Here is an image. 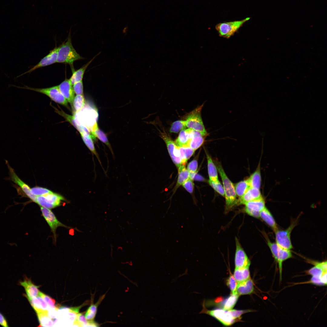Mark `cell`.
Returning a JSON list of instances; mask_svg holds the SVG:
<instances>
[{
  "instance_id": "6da1fadb",
  "label": "cell",
  "mask_w": 327,
  "mask_h": 327,
  "mask_svg": "<svg viewBox=\"0 0 327 327\" xmlns=\"http://www.w3.org/2000/svg\"><path fill=\"white\" fill-rule=\"evenodd\" d=\"M215 164L223 182L226 200L225 211L227 213L238 204V200L234 186L226 174L221 163L215 161Z\"/></svg>"
},
{
  "instance_id": "7a4b0ae2",
  "label": "cell",
  "mask_w": 327,
  "mask_h": 327,
  "mask_svg": "<svg viewBox=\"0 0 327 327\" xmlns=\"http://www.w3.org/2000/svg\"><path fill=\"white\" fill-rule=\"evenodd\" d=\"M84 59L73 47L69 34L67 40L58 47L56 63L72 65L75 61Z\"/></svg>"
},
{
  "instance_id": "3957f363",
  "label": "cell",
  "mask_w": 327,
  "mask_h": 327,
  "mask_svg": "<svg viewBox=\"0 0 327 327\" xmlns=\"http://www.w3.org/2000/svg\"><path fill=\"white\" fill-rule=\"evenodd\" d=\"M314 266L308 270L307 273L312 276L310 280L306 283H311L318 286L327 285V264L326 261L321 262L309 260L308 261Z\"/></svg>"
},
{
  "instance_id": "277c9868",
  "label": "cell",
  "mask_w": 327,
  "mask_h": 327,
  "mask_svg": "<svg viewBox=\"0 0 327 327\" xmlns=\"http://www.w3.org/2000/svg\"><path fill=\"white\" fill-rule=\"evenodd\" d=\"M262 233L273 256L278 265L279 279L281 281L282 279L283 263L292 257V253L290 250L281 247L276 243L271 242L265 232H262Z\"/></svg>"
},
{
  "instance_id": "5b68a950",
  "label": "cell",
  "mask_w": 327,
  "mask_h": 327,
  "mask_svg": "<svg viewBox=\"0 0 327 327\" xmlns=\"http://www.w3.org/2000/svg\"><path fill=\"white\" fill-rule=\"evenodd\" d=\"M204 104L199 106L190 112L186 119V126L189 128L199 132L203 136L208 135L204 125L201 116V111Z\"/></svg>"
},
{
  "instance_id": "8992f818",
  "label": "cell",
  "mask_w": 327,
  "mask_h": 327,
  "mask_svg": "<svg viewBox=\"0 0 327 327\" xmlns=\"http://www.w3.org/2000/svg\"><path fill=\"white\" fill-rule=\"evenodd\" d=\"M298 218L292 220L289 226L285 230L279 228L274 231L276 243L281 247L289 250L293 248L291 239L292 230L297 225Z\"/></svg>"
},
{
  "instance_id": "52a82bcc",
  "label": "cell",
  "mask_w": 327,
  "mask_h": 327,
  "mask_svg": "<svg viewBox=\"0 0 327 327\" xmlns=\"http://www.w3.org/2000/svg\"><path fill=\"white\" fill-rule=\"evenodd\" d=\"M250 18L248 17L241 20L220 23L216 25V29L220 37L228 38Z\"/></svg>"
},
{
  "instance_id": "ba28073f",
  "label": "cell",
  "mask_w": 327,
  "mask_h": 327,
  "mask_svg": "<svg viewBox=\"0 0 327 327\" xmlns=\"http://www.w3.org/2000/svg\"><path fill=\"white\" fill-rule=\"evenodd\" d=\"M12 86L18 88L31 90L43 94L57 103L65 106L68 105V101L60 92L58 86L43 88H34L27 86L23 87Z\"/></svg>"
},
{
  "instance_id": "9c48e42d",
  "label": "cell",
  "mask_w": 327,
  "mask_h": 327,
  "mask_svg": "<svg viewBox=\"0 0 327 327\" xmlns=\"http://www.w3.org/2000/svg\"><path fill=\"white\" fill-rule=\"evenodd\" d=\"M203 309L200 313H205L215 318L223 325L230 326L234 323L236 320L233 315L231 310H226L223 309H217L209 310L206 309L203 303Z\"/></svg>"
},
{
  "instance_id": "30bf717a",
  "label": "cell",
  "mask_w": 327,
  "mask_h": 327,
  "mask_svg": "<svg viewBox=\"0 0 327 327\" xmlns=\"http://www.w3.org/2000/svg\"><path fill=\"white\" fill-rule=\"evenodd\" d=\"M64 200L61 195L53 192L44 195L37 196L35 203L41 206L53 209L61 205Z\"/></svg>"
},
{
  "instance_id": "8fae6325",
  "label": "cell",
  "mask_w": 327,
  "mask_h": 327,
  "mask_svg": "<svg viewBox=\"0 0 327 327\" xmlns=\"http://www.w3.org/2000/svg\"><path fill=\"white\" fill-rule=\"evenodd\" d=\"M160 137L164 140L166 145L169 153L172 160L178 168L182 165L178 147L176 145L174 142L171 140L165 132H161L160 131Z\"/></svg>"
},
{
  "instance_id": "7c38bea8",
  "label": "cell",
  "mask_w": 327,
  "mask_h": 327,
  "mask_svg": "<svg viewBox=\"0 0 327 327\" xmlns=\"http://www.w3.org/2000/svg\"><path fill=\"white\" fill-rule=\"evenodd\" d=\"M42 215L48 224L52 232L54 240H56V230L59 227L65 228L68 227L60 222L56 218L53 213L49 209L43 207H40Z\"/></svg>"
},
{
  "instance_id": "4fadbf2b",
  "label": "cell",
  "mask_w": 327,
  "mask_h": 327,
  "mask_svg": "<svg viewBox=\"0 0 327 327\" xmlns=\"http://www.w3.org/2000/svg\"><path fill=\"white\" fill-rule=\"evenodd\" d=\"M6 163L9 170L10 180L19 187L25 194L32 201L35 202L36 196L31 193V188L18 176L14 169L10 166L7 161L6 160Z\"/></svg>"
},
{
  "instance_id": "5bb4252c",
  "label": "cell",
  "mask_w": 327,
  "mask_h": 327,
  "mask_svg": "<svg viewBox=\"0 0 327 327\" xmlns=\"http://www.w3.org/2000/svg\"><path fill=\"white\" fill-rule=\"evenodd\" d=\"M244 204L245 212L257 218L259 217L260 212L265 207V201L262 197L248 202Z\"/></svg>"
},
{
  "instance_id": "9a60e30c",
  "label": "cell",
  "mask_w": 327,
  "mask_h": 327,
  "mask_svg": "<svg viewBox=\"0 0 327 327\" xmlns=\"http://www.w3.org/2000/svg\"><path fill=\"white\" fill-rule=\"evenodd\" d=\"M236 250L235 263V268L249 267L250 262L237 238H235Z\"/></svg>"
},
{
  "instance_id": "2e32d148",
  "label": "cell",
  "mask_w": 327,
  "mask_h": 327,
  "mask_svg": "<svg viewBox=\"0 0 327 327\" xmlns=\"http://www.w3.org/2000/svg\"><path fill=\"white\" fill-rule=\"evenodd\" d=\"M58 47H55L51 51L50 53L42 58L35 65L26 72L19 75L18 77L28 73H30L35 70L42 67L46 66L56 63L57 52Z\"/></svg>"
},
{
  "instance_id": "e0dca14e",
  "label": "cell",
  "mask_w": 327,
  "mask_h": 327,
  "mask_svg": "<svg viewBox=\"0 0 327 327\" xmlns=\"http://www.w3.org/2000/svg\"><path fill=\"white\" fill-rule=\"evenodd\" d=\"M58 86L60 92L68 102L72 104L75 97V93L69 79H65Z\"/></svg>"
},
{
  "instance_id": "ac0fdd59",
  "label": "cell",
  "mask_w": 327,
  "mask_h": 327,
  "mask_svg": "<svg viewBox=\"0 0 327 327\" xmlns=\"http://www.w3.org/2000/svg\"><path fill=\"white\" fill-rule=\"evenodd\" d=\"M19 284L25 289L26 294L25 296L27 298H30L38 296L39 291L38 286L35 285L31 279L25 277L24 280L19 282Z\"/></svg>"
},
{
  "instance_id": "d6986e66",
  "label": "cell",
  "mask_w": 327,
  "mask_h": 327,
  "mask_svg": "<svg viewBox=\"0 0 327 327\" xmlns=\"http://www.w3.org/2000/svg\"><path fill=\"white\" fill-rule=\"evenodd\" d=\"M262 197L259 189L250 187L238 201V204H244L246 203Z\"/></svg>"
},
{
  "instance_id": "ffe728a7",
  "label": "cell",
  "mask_w": 327,
  "mask_h": 327,
  "mask_svg": "<svg viewBox=\"0 0 327 327\" xmlns=\"http://www.w3.org/2000/svg\"><path fill=\"white\" fill-rule=\"evenodd\" d=\"M193 129L188 128L181 130L174 143L178 147H188L189 142L192 138Z\"/></svg>"
},
{
  "instance_id": "44dd1931",
  "label": "cell",
  "mask_w": 327,
  "mask_h": 327,
  "mask_svg": "<svg viewBox=\"0 0 327 327\" xmlns=\"http://www.w3.org/2000/svg\"><path fill=\"white\" fill-rule=\"evenodd\" d=\"M31 307L38 313L41 312L48 311V305L44 299L38 296L31 298H27Z\"/></svg>"
},
{
  "instance_id": "7402d4cb",
  "label": "cell",
  "mask_w": 327,
  "mask_h": 327,
  "mask_svg": "<svg viewBox=\"0 0 327 327\" xmlns=\"http://www.w3.org/2000/svg\"><path fill=\"white\" fill-rule=\"evenodd\" d=\"M254 289L253 281L250 278L244 281L238 283L236 292L239 296L249 294L253 292Z\"/></svg>"
},
{
  "instance_id": "603a6c76",
  "label": "cell",
  "mask_w": 327,
  "mask_h": 327,
  "mask_svg": "<svg viewBox=\"0 0 327 327\" xmlns=\"http://www.w3.org/2000/svg\"><path fill=\"white\" fill-rule=\"evenodd\" d=\"M100 54V53H98L86 64L83 65L80 68L74 71L71 77L69 79L71 84L72 85L76 82L82 81L85 72L87 68L95 58Z\"/></svg>"
},
{
  "instance_id": "cb8c5ba5",
  "label": "cell",
  "mask_w": 327,
  "mask_h": 327,
  "mask_svg": "<svg viewBox=\"0 0 327 327\" xmlns=\"http://www.w3.org/2000/svg\"><path fill=\"white\" fill-rule=\"evenodd\" d=\"M259 217L270 226L274 232L278 229L272 215L266 207L260 212Z\"/></svg>"
},
{
  "instance_id": "d4e9b609",
  "label": "cell",
  "mask_w": 327,
  "mask_h": 327,
  "mask_svg": "<svg viewBox=\"0 0 327 327\" xmlns=\"http://www.w3.org/2000/svg\"><path fill=\"white\" fill-rule=\"evenodd\" d=\"M206 154L207 161L208 171L209 180L214 183H217L219 180L216 167L211 156L206 152Z\"/></svg>"
},
{
  "instance_id": "484cf974",
  "label": "cell",
  "mask_w": 327,
  "mask_h": 327,
  "mask_svg": "<svg viewBox=\"0 0 327 327\" xmlns=\"http://www.w3.org/2000/svg\"><path fill=\"white\" fill-rule=\"evenodd\" d=\"M105 294H106L100 296L97 302L95 303L94 304L93 302H91L84 314V316L87 320L91 322L94 321V320L97 312V308L104 299Z\"/></svg>"
},
{
  "instance_id": "4316f807",
  "label": "cell",
  "mask_w": 327,
  "mask_h": 327,
  "mask_svg": "<svg viewBox=\"0 0 327 327\" xmlns=\"http://www.w3.org/2000/svg\"><path fill=\"white\" fill-rule=\"evenodd\" d=\"M193 137L189 142L188 147L196 150L203 145L206 137L203 136L199 132L193 130Z\"/></svg>"
},
{
  "instance_id": "83f0119b",
  "label": "cell",
  "mask_w": 327,
  "mask_h": 327,
  "mask_svg": "<svg viewBox=\"0 0 327 327\" xmlns=\"http://www.w3.org/2000/svg\"><path fill=\"white\" fill-rule=\"evenodd\" d=\"M80 134L82 139L92 154L95 155L100 165L102 166L99 155L95 148L91 135L86 133Z\"/></svg>"
},
{
  "instance_id": "f1b7e54d",
  "label": "cell",
  "mask_w": 327,
  "mask_h": 327,
  "mask_svg": "<svg viewBox=\"0 0 327 327\" xmlns=\"http://www.w3.org/2000/svg\"><path fill=\"white\" fill-rule=\"evenodd\" d=\"M249 267L235 268L233 276L237 283L244 281L250 278Z\"/></svg>"
},
{
  "instance_id": "f546056e",
  "label": "cell",
  "mask_w": 327,
  "mask_h": 327,
  "mask_svg": "<svg viewBox=\"0 0 327 327\" xmlns=\"http://www.w3.org/2000/svg\"><path fill=\"white\" fill-rule=\"evenodd\" d=\"M56 111L59 114L63 117L73 125L80 133H89V130L87 127L82 125H80L77 123L75 120V118L74 116L67 114L62 111H60L58 110Z\"/></svg>"
},
{
  "instance_id": "4dcf8cb0",
  "label": "cell",
  "mask_w": 327,
  "mask_h": 327,
  "mask_svg": "<svg viewBox=\"0 0 327 327\" xmlns=\"http://www.w3.org/2000/svg\"><path fill=\"white\" fill-rule=\"evenodd\" d=\"M250 187L259 189L261 184V176L260 165L256 171L248 179Z\"/></svg>"
},
{
  "instance_id": "1f68e13d",
  "label": "cell",
  "mask_w": 327,
  "mask_h": 327,
  "mask_svg": "<svg viewBox=\"0 0 327 327\" xmlns=\"http://www.w3.org/2000/svg\"><path fill=\"white\" fill-rule=\"evenodd\" d=\"M178 168V177L175 189L182 185L190 177V172L186 168L185 165H181Z\"/></svg>"
},
{
  "instance_id": "d6a6232c",
  "label": "cell",
  "mask_w": 327,
  "mask_h": 327,
  "mask_svg": "<svg viewBox=\"0 0 327 327\" xmlns=\"http://www.w3.org/2000/svg\"><path fill=\"white\" fill-rule=\"evenodd\" d=\"M38 318L41 326H52L54 322L48 314V311H44L37 313Z\"/></svg>"
},
{
  "instance_id": "836d02e7",
  "label": "cell",
  "mask_w": 327,
  "mask_h": 327,
  "mask_svg": "<svg viewBox=\"0 0 327 327\" xmlns=\"http://www.w3.org/2000/svg\"><path fill=\"white\" fill-rule=\"evenodd\" d=\"M91 135L94 139H95L96 137H97L100 140L107 145L113 155L112 147L106 135L98 127H97L93 131L91 132Z\"/></svg>"
},
{
  "instance_id": "e575fe53",
  "label": "cell",
  "mask_w": 327,
  "mask_h": 327,
  "mask_svg": "<svg viewBox=\"0 0 327 327\" xmlns=\"http://www.w3.org/2000/svg\"><path fill=\"white\" fill-rule=\"evenodd\" d=\"M178 148L182 165H185L188 159L194 154L195 150L189 147H178Z\"/></svg>"
},
{
  "instance_id": "d590c367",
  "label": "cell",
  "mask_w": 327,
  "mask_h": 327,
  "mask_svg": "<svg viewBox=\"0 0 327 327\" xmlns=\"http://www.w3.org/2000/svg\"><path fill=\"white\" fill-rule=\"evenodd\" d=\"M74 325H77L78 326L80 327L97 326V324L94 321L91 322L88 321L83 313H79L76 315Z\"/></svg>"
},
{
  "instance_id": "8d00e7d4",
  "label": "cell",
  "mask_w": 327,
  "mask_h": 327,
  "mask_svg": "<svg viewBox=\"0 0 327 327\" xmlns=\"http://www.w3.org/2000/svg\"><path fill=\"white\" fill-rule=\"evenodd\" d=\"M239 296L237 292L232 293L223 302V309L227 310L232 309L236 304Z\"/></svg>"
},
{
  "instance_id": "74e56055",
  "label": "cell",
  "mask_w": 327,
  "mask_h": 327,
  "mask_svg": "<svg viewBox=\"0 0 327 327\" xmlns=\"http://www.w3.org/2000/svg\"><path fill=\"white\" fill-rule=\"evenodd\" d=\"M236 195L241 197L250 187L248 179L241 181L234 186Z\"/></svg>"
},
{
  "instance_id": "f35d334b",
  "label": "cell",
  "mask_w": 327,
  "mask_h": 327,
  "mask_svg": "<svg viewBox=\"0 0 327 327\" xmlns=\"http://www.w3.org/2000/svg\"><path fill=\"white\" fill-rule=\"evenodd\" d=\"M72 104L76 113L81 111L85 105V99L83 95H76L75 96Z\"/></svg>"
},
{
  "instance_id": "ab89813d",
  "label": "cell",
  "mask_w": 327,
  "mask_h": 327,
  "mask_svg": "<svg viewBox=\"0 0 327 327\" xmlns=\"http://www.w3.org/2000/svg\"><path fill=\"white\" fill-rule=\"evenodd\" d=\"M186 127L185 121H176L172 123L169 131L170 133H177L180 131L184 129Z\"/></svg>"
},
{
  "instance_id": "60d3db41",
  "label": "cell",
  "mask_w": 327,
  "mask_h": 327,
  "mask_svg": "<svg viewBox=\"0 0 327 327\" xmlns=\"http://www.w3.org/2000/svg\"><path fill=\"white\" fill-rule=\"evenodd\" d=\"M31 192L33 195L37 197L47 194L52 192L46 188L35 187L31 188Z\"/></svg>"
},
{
  "instance_id": "b9f144b4",
  "label": "cell",
  "mask_w": 327,
  "mask_h": 327,
  "mask_svg": "<svg viewBox=\"0 0 327 327\" xmlns=\"http://www.w3.org/2000/svg\"><path fill=\"white\" fill-rule=\"evenodd\" d=\"M38 296L41 297L44 299L50 308L56 309H58L55 305V301L54 299L40 291Z\"/></svg>"
},
{
  "instance_id": "7bdbcfd3",
  "label": "cell",
  "mask_w": 327,
  "mask_h": 327,
  "mask_svg": "<svg viewBox=\"0 0 327 327\" xmlns=\"http://www.w3.org/2000/svg\"><path fill=\"white\" fill-rule=\"evenodd\" d=\"M208 182L211 187L218 193L224 197L225 193L223 187L219 181L217 183H214L209 180Z\"/></svg>"
},
{
  "instance_id": "ee69618b",
  "label": "cell",
  "mask_w": 327,
  "mask_h": 327,
  "mask_svg": "<svg viewBox=\"0 0 327 327\" xmlns=\"http://www.w3.org/2000/svg\"><path fill=\"white\" fill-rule=\"evenodd\" d=\"M237 283L233 276L231 275L228 279L227 284L232 293L237 292L236 288Z\"/></svg>"
},
{
  "instance_id": "f6af8a7d",
  "label": "cell",
  "mask_w": 327,
  "mask_h": 327,
  "mask_svg": "<svg viewBox=\"0 0 327 327\" xmlns=\"http://www.w3.org/2000/svg\"><path fill=\"white\" fill-rule=\"evenodd\" d=\"M72 86L74 93L76 95H83V85L82 81L75 83Z\"/></svg>"
},
{
  "instance_id": "bcb514c9",
  "label": "cell",
  "mask_w": 327,
  "mask_h": 327,
  "mask_svg": "<svg viewBox=\"0 0 327 327\" xmlns=\"http://www.w3.org/2000/svg\"><path fill=\"white\" fill-rule=\"evenodd\" d=\"M183 187L189 193H192L193 192L194 183L193 180L189 178L186 180L182 185Z\"/></svg>"
},
{
  "instance_id": "7dc6e473",
  "label": "cell",
  "mask_w": 327,
  "mask_h": 327,
  "mask_svg": "<svg viewBox=\"0 0 327 327\" xmlns=\"http://www.w3.org/2000/svg\"><path fill=\"white\" fill-rule=\"evenodd\" d=\"M198 168V162L194 159L190 162L187 165V170L190 172H196Z\"/></svg>"
},
{
  "instance_id": "c3c4849f",
  "label": "cell",
  "mask_w": 327,
  "mask_h": 327,
  "mask_svg": "<svg viewBox=\"0 0 327 327\" xmlns=\"http://www.w3.org/2000/svg\"><path fill=\"white\" fill-rule=\"evenodd\" d=\"M0 325L3 327H8L7 321L4 316L0 312Z\"/></svg>"
},
{
  "instance_id": "681fc988",
  "label": "cell",
  "mask_w": 327,
  "mask_h": 327,
  "mask_svg": "<svg viewBox=\"0 0 327 327\" xmlns=\"http://www.w3.org/2000/svg\"><path fill=\"white\" fill-rule=\"evenodd\" d=\"M87 303H88V302L84 303L82 305L78 307L70 308L68 309L69 310V311L70 312L76 314H77L79 313L80 309L82 307H83V306L86 305V304H85Z\"/></svg>"
}]
</instances>
